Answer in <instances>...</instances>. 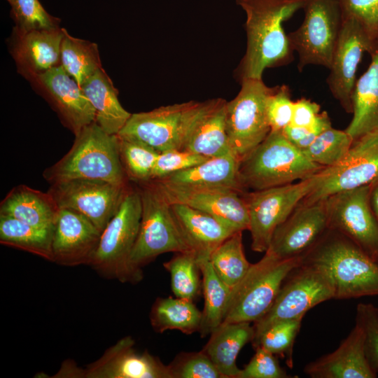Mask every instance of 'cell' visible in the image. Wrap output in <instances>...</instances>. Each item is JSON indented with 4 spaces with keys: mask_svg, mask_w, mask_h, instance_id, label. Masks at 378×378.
<instances>
[{
    "mask_svg": "<svg viewBox=\"0 0 378 378\" xmlns=\"http://www.w3.org/2000/svg\"><path fill=\"white\" fill-rule=\"evenodd\" d=\"M80 87L95 111V122L108 134H118L132 114L122 106L118 91L103 68Z\"/></svg>",
    "mask_w": 378,
    "mask_h": 378,
    "instance_id": "cell-29",
    "label": "cell"
},
{
    "mask_svg": "<svg viewBox=\"0 0 378 378\" xmlns=\"http://www.w3.org/2000/svg\"><path fill=\"white\" fill-rule=\"evenodd\" d=\"M226 103L223 99H214L210 108L191 131L183 149L208 158L232 153L226 130Z\"/></svg>",
    "mask_w": 378,
    "mask_h": 378,
    "instance_id": "cell-30",
    "label": "cell"
},
{
    "mask_svg": "<svg viewBox=\"0 0 378 378\" xmlns=\"http://www.w3.org/2000/svg\"><path fill=\"white\" fill-rule=\"evenodd\" d=\"M153 181L171 204L207 213L236 231L248 230L249 215L243 192L224 187H186Z\"/></svg>",
    "mask_w": 378,
    "mask_h": 378,
    "instance_id": "cell-18",
    "label": "cell"
},
{
    "mask_svg": "<svg viewBox=\"0 0 378 378\" xmlns=\"http://www.w3.org/2000/svg\"><path fill=\"white\" fill-rule=\"evenodd\" d=\"M163 265L170 274L174 296L194 302L202 289V272L195 253H176Z\"/></svg>",
    "mask_w": 378,
    "mask_h": 378,
    "instance_id": "cell-36",
    "label": "cell"
},
{
    "mask_svg": "<svg viewBox=\"0 0 378 378\" xmlns=\"http://www.w3.org/2000/svg\"><path fill=\"white\" fill-rule=\"evenodd\" d=\"M64 28L19 32L15 55L20 64L36 76L56 66L60 60Z\"/></svg>",
    "mask_w": 378,
    "mask_h": 378,
    "instance_id": "cell-27",
    "label": "cell"
},
{
    "mask_svg": "<svg viewBox=\"0 0 378 378\" xmlns=\"http://www.w3.org/2000/svg\"><path fill=\"white\" fill-rule=\"evenodd\" d=\"M320 105L310 99L301 98L294 102L291 123L297 127L311 126L320 113Z\"/></svg>",
    "mask_w": 378,
    "mask_h": 378,
    "instance_id": "cell-48",
    "label": "cell"
},
{
    "mask_svg": "<svg viewBox=\"0 0 378 378\" xmlns=\"http://www.w3.org/2000/svg\"><path fill=\"white\" fill-rule=\"evenodd\" d=\"M102 232L84 215L59 209L52 230V262L64 266L90 265Z\"/></svg>",
    "mask_w": 378,
    "mask_h": 378,
    "instance_id": "cell-20",
    "label": "cell"
},
{
    "mask_svg": "<svg viewBox=\"0 0 378 378\" xmlns=\"http://www.w3.org/2000/svg\"><path fill=\"white\" fill-rule=\"evenodd\" d=\"M60 116L75 136L95 122V111L81 87L61 64L37 75Z\"/></svg>",
    "mask_w": 378,
    "mask_h": 378,
    "instance_id": "cell-21",
    "label": "cell"
},
{
    "mask_svg": "<svg viewBox=\"0 0 378 378\" xmlns=\"http://www.w3.org/2000/svg\"><path fill=\"white\" fill-rule=\"evenodd\" d=\"M332 298L335 287L327 269L303 257L302 262L284 279L270 309L253 323V341L273 323L303 318L310 309Z\"/></svg>",
    "mask_w": 378,
    "mask_h": 378,
    "instance_id": "cell-7",
    "label": "cell"
},
{
    "mask_svg": "<svg viewBox=\"0 0 378 378\" xmlns=\"http://www.w3.org/2000/svg\"><path fill=\"white\" fill-rule=\"evenodd\" d=\"M302 24L288 37L298 54L300 71L310 64L330 69L343 23L337 0H305Z\"/></svg>",
    "mask_w": 378,
    "mask_h": 378,
    "instance_id": "cell-12",
    "label": "cell"
},
{
    "mask_svg": "<svg viewBox=\"0 0 378 378\" xmlns=\"http://www.w3.org/2000/svg\"><path fill=\"white\" fill-rule=\"evenodd\" d=\"M92 179H73L50 184L48 192L59 209L77 211L102 232L118 211L129 186Z\"/></svg>",
    "mask_w": 378,
    "mask_h": 378,
    "instance_id": "cell-15",
    "label": "cell"
},
{
    "mask_svg": "<svg viewBox=\"0 0 378 378\" xmlns=\"http://www.w3.org/2000/svg\"><path fill=\"white\" fill-rule=\"evenodd\" d=\"M303 257L279 259L265 252L231 289L223 323H255L261 318L271 307L286 277Z\"/></svg>",
    "mask_w": 378,
    "mask_h": 378,
    "instance_id": "cell-6",
    "label": "cell"
},
{
    "mask_svg": "<svg viewBox=\"0 0 378 378\" xmlns=\"http://www.w3.org/2000/svg\"><path fill=\"white\" fill-rule=\"evenodd\" d=\"M353 142L354 139L345 130L330 127L302 150L314 162L323 167H330L345 157Z\"/></svg>",
    "mask_w": 378,
    "mask_h": 378,
    "instance_id": "cell-38",
    "label": "cell"
},
{
    "mask_svg": "<svg viewBox=\"0 0 378 378\" xmlns=\"http://www.w3.org/2000/svg\"><path fill=\"white\" fill-rule=\"evenodd\" d=\"M210 158L184 149L160 152L155 162L151 180H160L170 174L200 164Z\"/></svg>",
    "mask_w": 378,
    "mask_h": 378,
    "instance_id": "cell-42",
    "label": "cell"
},
{
    "mask_svg": "<svg viewBox=\"0 0 378 378\" xmlns=\"http://www.w3.org/2000/svg\"><path fill=\"white\" fill-rule=\"evenodd\" d=\"M213 101H190L133 113L118 135L144 142L160 153L183 149L191 131Z\"/></svg>",
    "mask_w": 378,
    "mask_h": 378,
    "instance_id": "cell-9",
    "label": "cell"
},
{
    "mask_svg": "<svg viewBox=\"0 0 378 378\" xmlns=\"http://www.w3.org/2000/svg\"><path fill=\"white\" fill-rule=\"evenodd\" d=\"M242 232L230 235L209 256L216 274L231 289L244 278L251 265L244 254Z\"/></svg>",
    "mask_w": 378,
    "mask_h": 378,
    "instance_id": "cell-35",
    "label": "cell"
},
{
    "mask_svg": "<svg viewBox=\"0 0 378 378\" xmlns=\"http://www.w3.org/2000/svg\"><path fill=\"white\" fill-rule=\"evenodd\" d=\"M343 20L353 18L378 42V0H337Z\"/></svg>",
    "mask_w": 378,
    "mask_h": 378,
    "instance_id": "cell-44",
    "label": "cell"
},
{
    "mask_svg": "<svg viewBox=\"0 0 378 378\" xmlns=\"http://www.w3.org/2000/svg\"><path fill=\"white\" fill-rule=\"evenodd\" d=\"M240 160L232 153L210 158L193 167L170 174L160 180L164 183L186 187H224L241 192Z\"/></svg>",
    "mask_w": 378,
    "mask_h": 378,
    "instance_id": "cell-25",
    "label": "cell"
},
{
    "mask_svg": "<svg viewBox=\"0 0 378 378\" xmlns=\"http://www.w3.org/2000/svg\"><path fill=\"white\" fill-rule=\"evenodd\" d=\"M331 126L330 119L326 111L320 113L315 122L309 127L287 126L283 131L284 135L293 144L300 149L309 146L316 137Z\"/></svg>",
    "mask_w": 378,
    "mask_h": 378,
    "instance_id": "cell-47",
    "label": "cell"
},
{
    "mask_svg": "<svg viewBox=\"0 0 378 378\" xmlns=\"http://www.w3.org/2000/svg\"><path fill=\"white\" fill-rule=\"evenodd\" d=\"M202 317V311L193 301L177 297L158 298L149 315L155 332L176 330L186 335L199 332Z\"/></svg>",
    "mask_w": 378,
    "mask_h": 378,
    "instance_id": "cell-31",
    "label": "cell"
},
{
    "mask_svg": "<svg viewBox=\"0 0 378 378\" xmlns=\"http://www.w3.org/2000/svg\"><path fill=\"white\" fill-rule=\"evenodd\" d=\"M377 46L378 42L358 22L353 18L343 20L327 83L335 99L348 113H352L351 97L363 54L368 52L372 55Z\"/></svg>",
    "mask_w": 378,
    "mask_h": 378,
    "instance_id": "cell-17",
    "label": "cell"
},
{
    "mask_svg": "<svg viewBox=\"0 0 378 378\" xmlns=\"http://www.w3.org/2000/svg\"><path fill=\"white\" fill-rule=\"evenodd\" d=\"M304 372L312 378H374L365 355L363 328L356 326L333 352L307 364Z\"/></svg>",
    "mask_w": 378,
    "mask_h": 378,
    "instance_id": "cell-22",
    "label": "cell"
},
{
    "mask_svg": "<svg viewBox=\"0 0 378 378\" xmlns=\"http://www.w3.org/2000/svg\"><path fill=\"white\" fill-rule=\"evenodd\" d=\"M304 258L327 269L335 299L378 295V260L340 232L329 227Z\"/></svg>",
    "mask_w": 378,
    "mask_h": 378,
    "instance_id": "cell-3",
    "label": "cell"
},
{
    "mask_svg": "<svg viewBox=\"0 0 378 378\" xmlns=\"http://www.w3.org/2000/svg\"><path fill=\"white\" fill-rule=\"evenodd\" d=\"M367 71L356 81L351 97L353 118L345 131L354 139L378 130V46Z\"/></svg>",
    "mask_w": 378,
    "mask_h": 378,
    "instance_id": "cell-28",
    "label": "cell"
},
{
    "mask_svg": "<svg viewBox=\"0 0 378 378\" xmlns=\"http://www.w3.org/2000/svg\"><path fill=\"white\" fill-rule=\"evenodd\" d=\"M141 218L139 188L129 185L118 211L102 232L90 264L98 274L122 283L136 284L143 279V271L134 268L130 260Z\"/></svg>",
    "mask_w": 378,
    "mask_h": 378,
    "instance_id": "cell-5",
    "label": "cell"
},
{
    "mask_svg": "<svg viewBox=\"0 0 378 378\" xmlns=\"http://www.w3.org/2000/svg\"><path fill=\"white\" fill-rule=\"evenodd\" d=\"M134 344L131 337H125L85 368H79L69 360L54 377L172 378L168 365L148 352H136Z\"/></svg>",
    "mask_w": 378,
    "mask_h": 378,
    "instance_id": "cell-14",
    "label": "cell"
},
{
    "mask_svg": "<svg viewBox=\"0 0 378 378\" xmlns=\"http://www.w3.org/2000/svg\"><path fill=\"white\" fill-rule=\"evenodd\" d=\"M52 230L38 228L11 216L0 214V242L52 260Z\"/></svg>",
    "mask_w": 378,
    "mask_h": 378,
    "instance_id": "cell-33",
    "label": "cell"
},
{
    "mask_svg": "<svg viewBox=\"0 0 378 378\" xmlns=\"http://www.w3.org/2000/svg\"><path fill=\"white\" fill-rule=\"evenodd\" d=\"M11 6L19 32L59 27V20L50 15L38 0H14Z\"/></svg>",
    "mask_w": 378,
    "mask_h": 378,
    "instance_id": "cell-40",
    "label": "cell"
},
{
    "mask_svg": "<svg viewBox=\"0 0 378 378\" xmlns=\"http://www.w3.org/2000/svg\"><path fill=\"white\" fill-rule=\"evenodd\" d=\"M118 137L120 158L128 179L137 183L150 181L160 152L140 141Z\"/></svg>",
    "mask_w": 378,
    "mask_h": 378,
    "instance_id": "cell-37",
    "label": "cell"
},
{
    "mask_svg": "<svg viewBox=\"0 0 378 378\" xmlns=\"http://www.w3.org/2000/svg\"><path fill=\"white\" fill-rule=\"evenodd\" d=\"M237 95L226 103V130L231 152L240 161L259 145L271 131L267 116L268 97L275 87L262 79L241 81Z\"/></svg>",
    "mask_w": 378,
    "mask_h": 378,
    "instance_id": "cell-10",
    "label": "cell"
},
{
    "mask_svg": "<svg viewBox=\"0 0 378 378\" xmlns=\"http://www.w3.org/2000/svg\"><path fill=\"white\" fill-rule=\"evenodd\" d=\"M303 318L284 320L273 323L252 342L254 348L261 346L275 356L286 358L293 367V348Z\"/></svg>",
    "mask_w": 378,
    "mask_h": 378,
    "instance_id": "cell-39",
    "label": "cell"
},
{
    "mask_svg": "<svg viewBox=\"0 0 378 378\" xmlns=\"http://www.w3.org/2000/svg\"><path fill=\"white\" fill-rule=\"evenodd\" d=\"M198 260L204 296V308L199 332L204 337L210 335L223 322L231 288L218 276L209 258Z\"/></svg>",
    "mask_w": 378,
    "mask_h": 378,
    "instance_id": "cell-32",
    "label": "cell"
},
{
    "mask_svg": "<svg viewBox=\"0 0 378 378\" xmlns=\"http://www.w3.org/2000/svg\"><path fill=\"white\" fill-rule=\"evenodd\" d=\"M356 323L365 335V351L372 369L378 372V309L372 304L360 303L356 308Z\"/></svg>",
    "mask_w": 378,
    "mask_h": 378,
    "instance_id": "cell-43",
    "label": "cell"
},
{
    "mask_svg": "<svg viewBox=\"0 0 378 378\" xmlns=\"http://www.w3.org/2000/svg\"><path fill=\"white\" fill-rule=\"evenodd\" d=\"M370 184L326 198L329 227L378 260V220L370 203Z\"/></svg>",
    "mask_w": 378,
    "mask_h": 378,
    "instance_id": "cell-16",
    "label": "cell"
},
{
    "mask_svg": "<svg viewBox=\"0 0 378 378\" xmlns=\"http://www.w3.org/2000/svg\"><path fill=\"white\" fill-rule=\"evenodd\" d=\"M378 177V130L354 140L345 157L325 167L321 178L300 204H310L335 193L370 184Z\"/></svg>",
    "mask_w": 378,
    "mask_h": 378,
    "instance_id": "cell-13",
    "label": "cell"
},
{
    "mask_svg": "<svg viewBox=\"0 0 378 378\" xmlns=\"http://www.w3.org/2000/svg\"><path fill=\"white\" fill-rule=\"evenodd\" d=\"M60 61L64 70L81 86L102 64L96 43L74 38L64 29Z\"/></svg>",
    "mask_w": 378,
    "mask_h": 378,
    "instance_id": "cell-34",
    "label": "cell"
},
{
    "mask_svg": "<svg viewBox=\"0 0 378 378\" xmlns=\"http://www.w3.org/2000/svg\"><path fill=\"white\" fill-rule=\"evenodd\" d=\"M329 229L326 199L299 204L274 231L265 252L279 259L304 255Z\"/></svg>",
    "mask_w": 378,
    "mask_h": 378,
    "instance_id": "cell-19",
    "label": "cell"
},
{
    "mask_svg": "<svg viewBox=\"0 0 378 378\" xmlns=\"http://www.w3.org/2000/svg\"><path fill=\"white\" fill-rule=\"evenodd\" d=\"M305 0H236L245 11L246 50L237 69L239 81L262 79L266 68L290 63L293 50L283 23Z\"/></svg>",
    "mask_w": 378,
    "mask_h": 378,
    "instance_id": "cell-1",
    "label": "cell"
},
{
    "mask_svg": "<svg viewBox=\"0 0 378 378\" xmlns=\"http://www.w3.org/2000/svg\"><path fill=\"white\" fill-rule=\"evenodd\" d=\"M370 203L378 220V177L370 183Z\"/></svg>",
    "mask_w": 378,
    "mask_h": 378,
    "instance_id": "cell-49",
    "label": "cell"
},
{
    "mask_svg": "<svg viewBox=\"0 0 378 378\" xmlns=\"http://www.w3.org/2000/svg\"><path fill=\"white\" fill-rule=\"evenodd\" d=\"M171 206L185 241L198 259L209 258L219 244L238 232L207 213L181 204Z\"/></svg>",
    "mask_w": 378,
    "mask_h": 378,
    "instance_id": "cell-23",
    "label": "cell"
},
{
    "mask_svg": "<svg viewBox=\"0 0 378 378\" xmlns=\"http://www.w3.org/2000/svg\"><path fill=\"white\" fill-rule=\"evenodd\" d=\"M324 168L312 161L281 131H270L241 160L239 178L244 190H260L309 178Z\"/></svg>",
    "mask_w": 378,
    "mask_h": 378,
    "instance_id": "cell-4",
    "label": "cell"
},
{
    "mask_svg": "<svg viewBox=\"0 0 378 378\" xmlns=\"http://www.w3.org/2000/svg\"><path fill=\"white\" fill-rule=\"evenodd\" d=\"M172 378H223L209 356L199 352L181 353L168 365Z\"/></svg>",
    "mask_w": 378,
    "mask_h": 378,
    "instance_id": "cell-41",
    "label": "cell"
},
{
    "mask_svg": "<svg viewBox=\"0 0 378 378\" xmlns=\"http://www.w3.org/2000/svg\"><path fill=\"white\" fill-rule=\"evenodd\" d=\"M250 322L222 323L211 334L202 351L215 365L223 378H237L240 372L236 363L241 349L254 338Z\"/></svg>",
    "mask_w": 378,
    "mask_h": 378,
    "instance_id": "cell-26",
    "label": "cell"
},
{
    "mask_svg": "<svg viewBox=\"0 0 378 378\" xmlns=\"http://www.w3.org/2000/svg\"><path fill=\"white\" fill-rule=\"evenodd\" d=\"M59 208L48 192L24 184L14 187L0 204V214L38 228L53 230Z\"/></svg>",
    "mask_w": 378,
    "mask_h": 378,
    "instance_id": "cell-24",
    "label": "cell"
},
{
    "mask_svg": "<svg viewBox=\"0 0 378 378\" xmlns=\"http://www.w3.org/2000/svg\"><path fill=\"white\" fill-rule=\"evenodd\" d=\"M141 218L131 263L139 270L159 255L191 251L178 227L171 204L153 182L139 183Z\"/></svg>",
    "mask_w": 378,
    "mask_h": 378,
    "instance_id": "cell-8",
    "label": "cell"
},
{
    "mask_svg": "<svg viewBox=\"0 0 378 378\" xmlns=\"http://www.w3.org/2000/svg\"><path fill=\"white\" fill-rule=\"evenodd\" d=\"M321 171L296 183L243 192L248 211V230L251 235L253 251L262 253L267 250L277 227L319 182Z\"/></svg>",
    "mask_w": 378,
    "mask_h": 378,
    "instance_id": "cell-11",
    "label": "cell"
},
{
    "mask_svg": "<svg viewBox=\"0 0 378 378\" xmlns=\"http://www.w3.org/2000/svg\"><path fill=\"white\" fill-rule=\"evenodd\" d=\"M294 102L287 85L275 87L267 102V116L271 131H283L291 123Z\"/></svg>",
    "mask_w": 378,
    "mask_h": 378,
    "instance_id": "cell-45",
    "label": "cell"
},
{
    "mask_svg": "<svg viewBox=\"0 0 378 378\" xmlns=\"http://www.w3.org/2000/svg\"><path fill=\"white\" fill-rule=\"evenodd\" d=\"M7 1L10 5H12L13 4V1H14V0H7Z\"/></svg>",
    "mask_w": 378,
    "mask_h": 378,
    "instance_id": "cell-50",
    "label": "cell"
},
{
    "mask_svg": "<svg viewBox=\"0 0 378 378\" xmlns=\"http://www.w3.org/2000/svg\"><path fill=\"white\" fill-rule=\"evenodd\" d=\"M248 364L241 369L237 378H287L289 376L280 366L274 354L261 346Z\"/></svg>",
    "mask_w": 378,
    "mask_h": 378,
    "instance_id": "cell-46",
    "label": "cell"
},
{
    "mask_svg": "<svg viewBox=\"0 0 378 378\" xmlns=\"http://www.w3.org/2000/svg\"><path fill=\"white\" fill-rule=\"evenodd\" d=\"M43 176L50 184L73 179L129 183L120 158L118 135L108 134L96 122L75 136L71 149L46 168Z\"/></svg>",
    "mask_w": 378,
    "mask_h": 378,
    "instance_id": "cell-2",
    "label": "cell"
}]
</instances>
